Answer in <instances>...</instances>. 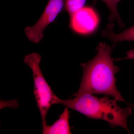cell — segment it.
Here are the masks:
<instances>
[{"label":"cell","instance_id":"cell-1","mask_svg":"<svg viewBox=\"0 0 134 134\" xmlns=\"http://www.w3.org/2000/svg\"><path fill=\"white\" fill-rule=\"evenodd\" d=\"M111 48L100 43L95 57L81 64L83 74L79 90L75 96L104 94L112 96L120 102H126L116 86L115 75L119 71L111 56Z\"/></svg>","mask_w":134,"mask_h":134},{"label":"cell","instance_id":"cell-2","mask_svg":"<svg viewBox=\"0 0 134 134\" xmlns=\"http://www.w3.org/2000/svg\"><path fill=\"white\" fill-rule=\"evenodd\" d=\"M75 96L72 99L62 100L58 98L55 104H60L86 115L91 119L105 121L111 127H120L130 132L128 128L127 118L132 113L133 106L129 105L124 108L117 104V100L107 96L99 98L92 94Z\"/></svg>","mask_w":134,"mask_h":134},{"label":"cell","instance_id":"cell-3","mask_svg":"<svg viewBox=\"0 0 134 134\" xmlns=\"http://www.w3.org/2000/svg\"><path fill=\"white\" fill-rule=\"evenodd\" d=\"M41 57L38 54L33 53L26 55L24 62L32 70L34 83L35 99L42 119L43 130L47 125L46 117L51 106L55 104L58 97L55 96L46 81L40 69Z\"/></svg>","mask_w":134,"mask_h":134},{"label":"cell","instance_id":"cell-4","mask_svg":"<svg viewBox=\"0 0 134 134\" xmlns=\"http://www.w3.org/2000/svg\"><path fill=\"white\" fill-rule=\"evenodd\" d=\"M64 0H49L46 7L36 24L25 29V34L30 41L38 43L43 37V32L51 23L54 21L61 12Z\"/></svg>","mask_w":134,"mask_h":134},{"label":"cell","instance_id":"cell-5","mask_svg":"<svg viewBox=\"0 0 134 134\" xmlns=\"http://www.w3.org/2000/svg\"><path fill=\"white\" fill-rule=\"evenodd\" d=\"M70 16V28L76 33L83 35L94 31L99 22L96 11L90 7H83Z\"/></svg>","mask_w":134,"mask_h":134},{"label":"cell","instance_id":"cell-6","mask_svg":"<svg viewBox=\"0 0 134 134\" xmlns=\"http://www.w3.org/2000/svg\"><path fill=\"white\" fill-rule=\"evenodd\" d=\"M68 108L66 107L59 118L51 126H47L43 130L44 134H71L69 119L70 115Z\"/></svg>","mask_w":134,"mask_h":134},{"label":"cell","instance_id":"cell-7","mask_svg":"<svg viewBox=\"0 0 134 134\" xmlns=\"http://www.w3.org/2000/svg\"><path fill=\"white\" fill-rule=\"evenodd\" d=\"M114 27L112 24L108 25L102 32L103 37L115 43L124 41H134V25L119 33L114 31Z\"/></svg>","mask_w":134,"mask_h":134},{"label":"cell","instance_id":"cell-8","mask_svg":"<svg viewBox=\"0 0 134 134\" xmlns=\"http://www.w3.org/2000/svg\"><path fill=\"white\" fill-rule=\"evenodd\" d=\"M94 1H96L97 0H94ZM100 1H102L105 3L110 10V19L111 20L116 19L117 21H118V23L119 24V25L120 26V27H123L124 24L121 21L119 15V12H118L117 5L115 4L113 0H100Z\"/></svg>","mask_w":134,"mask_h":134},{"label":"cell","instance_id":"cell-9","mask_svg":"<svg viewBox=\"0 0 134 134\" xmlns=\"http://www.w3.org/2000/svg\"><path fill=\"white\" fill-rule=\"evenodd\" d=\"M87 0H66L65 7L70 15L83 7Z\"/></svg>","mask_w":134,"mask_h":134},{"label":"cell","instance_id":"cell-10","mask_svg":"<svg viewBox=\"0 0 134 134\" xmlns=\"http://www.w3.org/2000/svg\"><path fill=\"white\" fill-rule=\"evenodd\" d=\"M124 59H134V50L132 49L127 52L126 57Z\"/></svg>","mask_w":134,"mask_h":134},{"label":"cell","instance_id":"cell-11","mask_svg":"<svg viewBox=\"0 0 134 134\" xmlns=\"http://www.w3.org/2000/svg\"><path fill=\"white\" fill-rule=\"evenodd\" d=\"M113 1L115 3V4L117 5L118 3L120 1V0H113Z\"/></svg>","mask_w":134,"mask_h":134}]
</instances>
